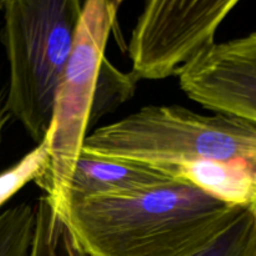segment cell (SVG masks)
<instances>
[{"label":"cell","mask_w":256,"mask_h":256,"mask_svg":"<svg viewBox=\"0 0 256 256\" xmlns=\"http://www.w3.org/2000/svg\"><path fill=\"white\" fill-rule=\"evenodd\" d=\"M242 208L174 180L132 194L74 202L65 220L86 256H194Z\"/></svg>","instance_id":"cell-1"},{"label":"cell","mask_w":256,"mask_h":256,"mask_svg":"<svg viewBox=\"0 0 256 256\" xmlns=\"http://www.w3.org/2000/svg\"><path fill=\"white\" fill-rule=\"evenodd\" d=\"M82 154L156 168L189 162L242 164L256 179V124L152 105L92 132Z\"/></svg>","instance_id":"cell-2"},{"label":"cell","mask_w":256,"mask_h":256,"mask_svg":"<svg viewBox=\"0 0 256 256\" xmlns=\"http://www.w3.org/2000/svg\"><path fill=\"white\" fill-rule=\"evenodd\" d=\"M2 42L9 62L6 110L38 144L46 136L84 2H2Z\"/></svg>","instance_id":"cell-3"},{"label":"cell","mask_w":256,"mask_h":256,"mask_svg":"<svg viewBox=\"0 0 256 256\" xmlns=\"http://www.w3.org/2000/svg\"><path fill=\"white\" fill-rule=\"evenodd\" d=\"M122 2L89 0L82 5L74 45L55 98L49 128V164L35 184L45 192L52 209L65 219L69 188L82 152L105 49Z\"/></svg>","instance_id":"cell-4"},{"label":"cell","mask_w":256,"mask_h":256,"mask_svg":"<svg viewBox=\"0 0 256 256\" xmlns=\"http://www.w3.org/2000/svg\"><path fill=\"white\" fill-rule=\"evenodd\" d=\"M238 0H152L132 30L129 56L136 80L179 76L215 45V35Z\"/></svg>","instance_id":"cell-5"},{"label":"cell","mask_w":256,"mask_h":256,"mask_svg":"<svg viewBox=\"0 0 256 256\" xmlns=\"http://www.w3.org/2000/svg\"><path fill=\"white\" fill-rule=\"evenodd\" d=\"M179 84L202 106L256 124V32L212 45L180 72Z\"/></svg>","instance_id":"cell-6"},{"label":"cell","mask_w":256,"mask_h":256,"mask_svg":"<svg viewBox=\"0 0 256 256\" xmlns=\"http://www.w3.org/2000/svg\"><path fill=\"white\" fill-rule=\"evenodd\" d=\"M174 180L156 166L90 156L82 152L70 182L69 206L92 198L132 194Z\"/></svg>","instance_id":"cell-7"},{"label":"cell","mask_w":256,"mask_h":256,"mask_svg":"<svg viewBox=\"0 0 256 256\" xmlns=\"http://www.w3.org/2000/svg\"><path fill=\"white\" fill-rule=\"evenodd\" d=\"M159 169L232 206H250L256 199V179L242 164L189 162Z\"/></svg>","instance_id":"cell-8"},{"label":"cell","mask_w":256,"mask_h":256,"mask_svg":"<svg viewBox=\"0 0 256 256\" xmlns=\"http://www.w3.org/2000/svg\"><path fill=\"white\" fill-rule=\"evenodd\" d=\"M26 256H86L75 240L69 224L42 195L35 206V228Z\"/></svg>","instance_id":"cell-9"},{"label":"cell","mask_w":256,"mask_h":256,"mask_svg":"<svg viewBox=\"0 0 256 256\" xmlns=\"http://www.w3.org/2000/svg\"><path fill=\"white\" fill-rule=\"evenodd\" d=\"M256 248V212L244 206L229 226L194 256H250Z\"/></svg>","instance_id":"cell-10"},{"label":"cell","mask_w":256,"mask_h":256,"mask_svg":"<svg viewBox=\"0 0 256 256\" xmlns=\"http://www.w3.org/2000/svg\"><path fill=\"white\" fill-rule=\"evenodd\" d=\"M35 228V208L22 202L0 212V256H26Z\"/></svg>","instance_id":"cell-11"},{"label":"cell","mask_w":256,"mask_h":256,"mask_svg":"<svg viewBox=\"0 0 256 256\" xmlns=\"http://www.w3.org/2000/svg\"><path fill=\"white\" fill-rule=\"evenodd\" d=\"M136 79L130 75L118 72L106 59L104 60L98 82L96 96L92 112V119L94 114L102 115L109 112L112 106L120 105L129 99L134 92V85Z\"/></svg>","instance_id":"cell-12"},{"label":"cell","mask_w":256,"mask_h":256,"mask_svg":"<svg viewBox=\"0 0 256 256\" xmlns=\"http://www.w3.org/2000/svg\"><path fill=\"white\" fill-rule=\"evenodd\" d=\"M4 122H5V120H4V118H2V112H0V132H2V126H4Z\"/></svg>","instance_id":"cell-13"},{"label":"cell","mask_w":256,"mask_h":256,"mask_svg":"<svg viewBox=\"0 0 256 256\" xmlns=\"http://www.w3.org/2000/svg\"><path fill=\"white\" fill-rule=\"evenodd\" d=\"M252 208H254V210H255V212H256V199H255L254 204H252Z\"/></svg>","instance_id":"cell-14"},{"label":"cell","mask_w":256,"mask_h":256,"mask_svg":"<svg viewBox=\"0 0 256 256\" xmlns=\"http://www.w3.org/2000/svg\"><path fill=\"white\" fill-rule=\"evenodd\" d=\"M250 256H256V248H255V250H254V252H252V254L250 255Z\"/></svg>","instance_id":"cell-15"}]
</instances>
